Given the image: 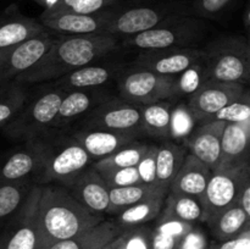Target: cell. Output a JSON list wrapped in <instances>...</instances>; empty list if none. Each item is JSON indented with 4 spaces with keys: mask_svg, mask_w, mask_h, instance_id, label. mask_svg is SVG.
<instances>
[{
    "mask_svg": "<svg viewBox=\"0 0 250 249\" xmlns=\"http://www.w3.org/2000/svg\"><path fill=\"white\" fill-rule=\"evenodd\" d=\"M34 186L32 181L0 186V232L23 205Z\"/></svg>",
    "mask_w": 250,
    "mask_h": 249,
    "instance_id": "29",
    "label": "cell"
},
{
    "mask_svg": "<svg viewBox=\"0 0 250 249\" xmlns=\"http://www.w3.org/2000/svg\"><path fill=\"white\" fill-rule=\"evenodd\" d=\"M247 93L246 85L236 83L207 81L188 99V107L198 124L212 120L224 106L239 99Z\"/></svg>",
    "mask_w": 250,
    "mask_h": 249,
    "instance_id": "12",
    "label": "cell"
},
{
    "mask_svg": "<svg viewBox=\"0 0 250 249\" xmlns=\"http://www.w3.org/2000/svg\"><path fill=\"white\" fill-rule=\"evenodd\" d=\"M209 32L204 19L180 15L164 20L148 31L125 37L124 45L141 50L165 48H195Z\"/></svg>",
    "mask_w": 250,
    "mask_h": 249,
    "instance_id": "4",
    "label": "cell"
},
{
    "mask_svg": "<svg viewBox=\"0 0 250 249\" xmlns=\"http://www.w3.org/2000/svg\"><path fill=\"white\" fill-rule=\"evenodd\" d=\"M72 136L80 142L92 160L106 158L137 138L133 134L102 129H78L72 132Z\"/></svg>",
    "mask_w": 250,
    "mask_h": 249,
    "instance_id": "22",
    "label": "cell"
},
{
    "mask_svg": "<svg viewBox=\"0 0 250 249\" xmlns=\"http://www.w3.org/2000/svg\"><path fill=\"white\" fill-rule=\"evenodd\" d=\"M67 188L88 211L99 216L106 214L110 187L94 167L85 168Z\"/></svg>",
    "mask_w": 250,
    "mask_h": 249,
    "instance_id": "16",
    "label": "cell"
},
{
    "mask_svg": "<svg viewBox=\"0 0 250 249\" xmlns=\"http://www.w3.org/2000/svg\"><path fill=\"white\" fill-rule=\"evenodd\" d=\"M204 82L205 78V62L204 54L193 65L186 68L180 75L175 76L173 85V97H190L194 94Z\"/></svg>",
    "mask_w": 250,
    "mask_h": 249,
    "instance_id": "34",
    "label": "cell"
},
{
    "mask_svg": "<svg viewBox=\"0 0 250 249\" xmlns=\"http://www.w3.org/2000/svg\"><path fill=\"white\" fill-rule=\"evenodd\" d=\"M122 0H59L53 6L45 9L48 12H77V14H95L104 11Z\"/></svg>",
    "mask_w": 250,
    "mask_h": 249,
    "instance_id": "36",
    "label": "cell"
},
{
    "mask_svg": "<svg viewBox=\"0 0 250 249\" xmlns=\"http://www.w3.org/2000/svg\"><path fill=\"white\" fill-rule=\"evenodd\" d=\"M148 143L133 141L132 143L127 144L124 148L119 149L112 153L111 155L104 159H100L93 165V167L98 171L110 170V168H121V167H133L138 165L139 160L143 156Z\"/></svg>",
    "mask_w": 250,
    "mask_h": 249,
    "instance_id": "33",
    "label": "cell"
},
{
    "mask_svg": "<svg viewBox=\"0 0 250 249\" xmlns=\"http://www.w3.org/2000/svg\"><path fill=\"white\" fill-rule=\"evenodd\" d=\"M160 188L154 187V186L138 185L126 186V187H116L110 188L109 192V207H107L106 214L117 215L121 211H124L127 208L156 194L158 192H161ZM167 192V190H165Z\"/></svg>",
    "mask_w": 250,
    "mask_h": 249,
    "instance_id": "30",
    "label": "cell"
},
{
    "mask_svg": "<svg viewBox=\"0 0 250 249\" xmlns=\"http://www.w3.org/2000/svg\"><path fill=\"white\" fill-rule=\"evenodd\" d=\"M125 66L120 62H92L55 80L54 85L60 88L63 92L88 89V88H99L109 83L110 81L119 78Z\"/></svg>",
    "mask_w": 250,
    "mask_h": 249,
    "instance_id": "18",
    "label": "cell"
},
{
    "mask_svg": "<svg viewBox=\"0 0 250 249\" xmlns=\"http://www.w3.org/2000/svg\"><path fill=\"white\" fill-rule=\"evenodd\" d=\"M209 246L205 232L198 225H194L178 241L176 249H207Z\"/></svg>",
    "mask_w": 250,
    "mask_h": 249,
    "instance_id": "43",
    "label": "cell"
},
{
    "mask_svg": "<svg viewBox=\"0 0 250 249\" xmlns=\"http://www.w3.org/2000/svg\"><path fill=\"white\" fill-rule=\"evenodd\" d=\"M205 78L247 85L250 80V48L241 36H224L203 49Z\"/></svg>",
    "mask_w": 250,
    "mask_h": 249,
    "instance_id": "5",
    "label": "cell"
},
{
    "mask_svg": "<svg viewBox=\"0 0 250 249\" xmlns=\"http://www.w3.org/2000/svg\"><path fill=\"white\" fill-rule=\"evenodd\" d=\"M33 139L41 153L39 183L60 182L68 187L92 161L80 142L65 128H49Z\"/></svg>",
    "mask_w": 250,
    "mask_h": 249,
    "instance_id": "3",
    "label": "cell"
},
{
    "mask_svg": "<svg viewBox=\"0 0 250 249\" xmlns=\"http://www.w3.org/2000/svg\"><path fill=\"white\" fill-rule=\"evenodd\" d=\"M205 224L217 242L234 238L250 228V216L237 205H231L220 211Z\"/></svg>",
    "mask_w": 250,
    "mask_h": 249,
    "instance_id": "25",
    "label": "cell"
},
{
    "mask_svg": "<svg viewBox=\"0 0 250 249\" xmlns=\"http://www.w3.org/2000/svg\"><path fill=\"white\" fill-rule=\"evenodd\" d=\"M250 120L225 122L219 167H236L249 163Z\"/></svg>",
    "mask_w": 250,
    "mask_h": 249,
    "instance_id": "20",
    "label": "cell"
},
{
    "mask_svg": "<svg viewBox=\"0 0 250 249\" xmlns=\"http://www.w3.org/2000/svg\"><path fill=\"white\" fill-rule=\"evenodd\" d=\"M63 95L65 92L55 85L44 90L5 124V134L14 141L27 142L48 131L53 126Z\"/></svg>",
    "mask_w": 250,
    "mask_h": 249,
    "instance_id": "6",
    "label": "cell"
},
{
    "mask_svg": "<svg viewBox=\"0 0 250 249\" xmlns=\"http://www.w3.org/2000/svg\"><path fill=\"white\" fill-rule=\"evenodd\" d=\"M32 1H36L37 4L42 5V6L44 7V10H45V9H49V7L53 6L54 4H56L59 0H32Z\"/></svg>",
    "mask_w": 250,
    "mask_h": 249,
    "instance_id": "48",
    "label": "cell"
},
{
    "mask_svg": "<svg viewBox=\"0 0 250 249\" xmlns=\"http://www.w3.org/2000/svg\"><path fill=\"white\" fill-rule=\"evenodd\" d=\"M197 120L188 107L187 103H177L171 107L168 138L183 142L197 127Z\"/></svg>",
    "mask_w": 250,
    "mask_h": 249,
    "instance_id": "35",
    "label": "cell"
},
{
    "mask_svg": "<svg viewBox=\"0 0 250 249\" xmlns=\"http://www.w3.org/2000/svg\"><path fill=\"white\" fill-rule=\"evenodd\" d=\"M55 38L45 29L21 43L0 49V84L16 81L31 68L45 54Z\"/></svg>",
    "mask_w": 250,
    "mask_h": 249,
    "instance_id": "11",
    "label": "cell"
},
{
    "mask_svg": "<svg viewBox=\"0 0 250 249\" xmlns=\"http://www.w3.org/2000/svg\"><path fill=\"white\" fill-rule=\"evenodd\" d=\"M234 205L243 209L244 212L250 216V176L242 183V187L237 194Z\"/></svg>",
    "mask_w": 250,
    "mask_h": 249,
    "instance_id": "46",
    "label": "cell"
},
{
    "mask_svg": "<svg viewBox=\"0 0 250 249\" xmlns=\"http://www.w3.org/2000/svg\"><path fill=\"white\" fill-rule=\"evenodd\" d=\"M27 84L12 82L0 84V126L11 121L26 105Z\"/></svg>",
    "mask_w": 250,
    "mask_h": 249,
    "instance_id": "32",
    "label": "cell"
},
{
    "mask_svg": "<svg viewBox=\"0 0 250 249\" xmlns=\"http://www.w3.org/2000/svg\"><path fill=\"white\" fill-rule=\"evenodd\" d=\"M41 171V153L34 139L24 142L22 148L0 161V186L31 181Z\"/></svg>",
    "mask_w": 250,
    "mask_h": 249,
    "instance_id": "17",
    "label": "cell"
},
{
    "mask_svg": "<svg viewBox=\"0 0 250 249\" xmlns=\"http://www.w3.org/2000/svg\"><path fill=\"white\" fill-rule=\"evenodd\" d=\"M207 249H250V228L234 238L209 244Z\"/></svg>",
    "mask_w": 250,
    "mask_h": 249,
    "instance_id": "44",
    "label": "cell"
},
{
    "mask_svg": "<svg viewBox=\"0 0 250 249\" xmlns=\"http://www.w3.org/2000/svg\"><path fill=\"white\" fill-rule=\"evenodd\" d=\"M171 107H172V104L167 100L142 106V132L155 138H168Z\"/></svg>",
    "mask_w": 250,
    "mask_h": 249,
    "instance_id": "28",
    "label": "cell"
},
{
    "mask_svg": "<svg viewBox=\"0 0 250 249\" xmlns=\"http://www.w3.org/2000/svg\"><path fill=\"white\" fill-rule=\"evenodd\" d=\"M122 229L115 221L103 220L92 228L72 237L51 244L48 249H102L121 234Z\"/></svg>",
    "mask_w": 250,
    "mask_h": 249,
    "instance_id": "23",
    "label": "cell"
},
{
    "mask_svg": "<svg viewBox=\"0 0 250 249\" xmlns=\"http://www.w3.org/2000/svg\"><path fill=\"white\" fill-rule=\"evenodd\" d=\"M156 151H158V145L153 143H148L143 156L139 160L138 165L136 166L138 171L141 183L148 186H155L156 178Z\"/></svg>",
    "mask_w": 250,
    "mask_h": 249,
    "instance_id": "39",
    "label": "cell"
},
{
    "mask_svg": "<svg viewBox=\"0 0 250 249\" xmlns=\"http://www.w3.org/2000/svg\"><path fill=\"white\" fill-rule=\"evenodd\" d=\"M249 176V163L236 167H217L211 171L204 194L200 199L204 209V224L220 211L234 204L242 183Z\"/></svg>",
    "mask_w": 250,
    "mask_h": 249,
    "instance_id": "9",
    "label": "cell"
},
{
    "mask_svg": "<svg viewBox=\"0 0 250 249\" xmlns=\"http://www.w3.org/2000/svg\"><path fill=\"white\" fill-rule=\"evenodd\" d=\"M119 39L112 34H62L56 37L43 56L16 78L23 84L55 81L77 68L104 58L117 48Z\"/></svg>",
    "mask_w": 250,
    "mask_h": 249,
    "instance_id": "1",
    "label": "cell"
},
{
    "mask_svg": "<svg viewBox=\"0 0 250 249\" xmlns=\"http://www.w3.org/2000/svg\"><path fill=\"white\" fill-rule=\"evenodd\" d=\"M114 7L95 12V14H77V12H48L41 15V23L46 29L61 34H94L105 32Z\"/></svg>",
    "mask_w": 250,
    "mask_h": 249,
    "instance_id": "14",
    "label": "cell"
},
{
    "mask_svg": "<svg viewBox=\"0 0 250 249\" xmlns=\"http://www.w3.org/2000/svg\"><path fill=\"white\" fill-rule=\"evenodd\" d=\"M202 56L203 49L199 48L150 49L142 50L132 63V67L159 75L177 76Z\"/></svg>",
    "mask_w": 250,
    "mask_h": 249,
    "instance_id": "13",
    "label": "cell"
},
{
    "mask_svg": "<svg viewBox=\"0 0 250 249\" xmlns=\"http://www.w3.org/2000/svg\"><path fill=\"white\" fill-rule=\"evenodd\" d=\"M161 212L182 220V221L197 225L203 222L204 209H203L202 202L198 198L167 192Z\"/></svg>",
    "mask_w": 250,
    "mask_h": 249,
    "instance_id": "31",
    "label": "cell"
},
{
    "mask_svg": "<svg viewBox=\"0 0 250 249\" xmlns=\"http://www.w3.org/2000/svg\"><path fill=\"white\" fill-rule=\"evenodd\" d=\"M187 154V148L177 142L164 141L159 144L156 151V187L168 192Z\"/></svg>",
    "mask_w": 250,
    "mask_h": 249,
    "instance_id": "24",
    "label": "cell"
},
{
    "mask_svg": "<svg viewBox=\"0 0 250 249\" xmlns=\"http://www.w3.org/2000/svg\"><path fill=\"white\" fill-rule=\"evenodd\" d=\"M104 216L88 211L62 187L42 186L37 204V224L42 249L72 238L102 222Z\"/></svg>",
    "mask_w": 250,
    "mask_h": 249,
    "instance_id": "2",
    "label": "cell"
},
{
    "mask_svg": "<svg viewBox=\"0 0 250 249\" xmlns=\"http://www.w3.org/2000/svg\"><path fill=\"white\" fill-rule=\"evenodd\" d=\"M98 171V170H97ZM105 182L110 188L126 187V186H133L141 183L138 171L136 166L133 167H121V168H110V170L98 171Z\"/></svg>",
    "mask_w": 250,
    "mask_h": 249,
    "instance_id": "38",
    "label": "cell"
},
{
    "mask_svg": "<svg viewBox=\"0 0 250 249\" xmlns=\"http://www.w3.org/2000/svg\"><path fill=\"white\" fill-rule=\"evenodd\" d=\"M234 0H193L190 14L204 20L215 19L226 11Z\"/></svg>",
    "mask_w": 250,
    "mask_h": 249,
    "instance_id": "40",
    "label": "cell"
},
{
    "mask_svg": "<svg viewBox=\"0 0 250 249\" xmlns=\"http://www.w3.org/2000/svg\"><path fill=\"white\" fill-rule=\"evenodd\" d=\"M210 175L211 168L188 153L180 171L170 185L168 192L202 199Z\"/></svg>",
    "mask_w": 250,
    "mask_h": 249,
    "instance_id": "21",
    "label": "cell"
},
{
    "mask_svg": "<svg viewBox=\"0 0 250 249\" xmlns=\"http://www.w3.org/2000/svg\"><path fill=\"white\" fill-rule=\"evenodd\" d=\"M156 219H158V221H156L155 226H154L155 228L164 232V233L170 234V236L175 237V238L177 239L182 238V237L194 226L193 224L182 221V220L176 219V217L170 216V215L167 214H164V212H160Z\"/></svg>",
    "mask_w": 250,
    "mask_h": 249,
    "instance_id": "42",
    "label": "cell"
},
{
    "mask_svg": "<svg viewBox=\"0 0 250 249\" xmlns=\"http://www.w3.org/2000/svg\"><path fill=\"white\" fill-rule=\"evenodd\" d=\"M225 122L209 120L200 122L199 126L182 142L188 153L215 170L219 167L221 158V137Z\"/></svg>",
    "mask_w": 250,
    "mask_h": 249,
    "instance_id": "15",
    "label": "cell"
},
{
    "mask_svg": "<svg viewBox=\"0 0 250 249\" xmlns=\"http://www.w3.org/2000/svg\"><path fill=\"white\" fill-rule=\"evenodd\" d=\"M112 249H125L124 243H122V238L121 237H116L112 242Z\"/></svg>",
    "mask_w": 250,
    "mask_h": 249,
    "instance_id": "49",
    "label": "cell"
},
{
    "mask_svg": "<svg viewBox=\"0 0 250 249\" xmlns=\"http://www.w3.org/2000/svg\"><path fill=\"white\" fill-rule=\"evenodd\" d=\"M243 23H244V27H246V29H249V27H250V6H249V4H247L246 9H244Z\"/></svg>",
    "mask_w": 250,
    "mask_h": 249,
    "instance_id": "47",
    "label": "cell"
},
{
    "mask_svg": "<svg viewBox=\"0 0 250 249\" xmlns=\"http://www.w3.org/2000/svg\"><path fill=\"white\" fill-rule=\"evenodd\" d=\"M150 233L151 227L141 225L124 229L120 237L125 249H150Z\"/></svg>",
    "mask_w": 250,
    "mask_h": 249,
    "instance_id": "41",
    "label": "cell"
},
{
    "mask_svg": "<svg viewBox=\"0 0 250 249\" xmlns=\"http://www.w3.org/2000/svg\"><path fill=\"white\" fill-rule=\"evenodd\" d=\"M112 242H114V241H112ZM112 242H110V243H107L106 246L103 247L102 249H112Z\"/></svg>",
    "mask_w": 250,
    "mask_h": 249,
    "instance_id": "50",
    "label": "cell"
},
{
    "mask_svg": "<svg viewBox=\"0 0 250 249\" xmlns=\"http://www.w3.org/2000/svg\"><path fill=\"white\" fill-rule=\"evenodd\" d=\"M45 27L37 20L15 14L0 21V49L21 43L45 31Z\"/></svg>",
    "mask_w": 250,
    "mask_h": 249,
    "instance_id": "27",
    "label": "cell"
},
{
    "mask_svg": "<svg viewBox=\"0 0 250 249\" xmlns=\"http://www.w3.org/2000/svg\"><path fill=\"white\" fill-rule=\"evenodd\" d=\"M180 239L153 227L150 233V249H176Z\"/></svg>",
    "mask_w": 250,
    "mask_h": 249,
    "instance_id": "45",
    "label": "cell"
},
{
    "mask_svg": "<svg viewBox=\"0 0 250 249\" xmlns=\"http://www.w3.org/2000/svg\"><path fill=\"white\" fill-rule=\"evenodd\" d=\"M109 94L99 88L76 89L65 92L58 115L53 122L51 128H65L78 117L87 115L103 102L109 99Z\"/></svg>",
    "mask_w": 250,
    "mask_h": 249,
    "instance_id": "19",
    "label": "cell"
},
{
    "mask_svg": "<svg viewBox=\"0 0 250 249\" xmlns=\"http://www.w3.org/2000/svg\"><path fill=\"white\" fill-rule=\"evenodd\" d=\"M142 106L122 98H109L85 115L80 129H102L139 136Z\"/></svg>",
    "mask_w": 250,
    "mask_h": 249,
    "instance_id": "8",
    "label": "cell"
},
{
    "mask_svg": "<svg viewBox=\"0 0 250 249\" xmlns=\"http://www.w3.org/2000/svg\"><path fill=\"white\" fill-rule=\"evenodd\" d=\"M166 195H167V192L161 190V192H158L156 194L127 208L124 211L116 215L115 224L124 231L126 228L141 226V225H146V222L153 221L163 210Z\"/></svg>",
    "mask_w": 250,
    "mask_h": 249,
    "instance_id": "26",
    "label": "cell"
},
{
    "mask_svg": "<svg viewBox=\"0 0 250 249\" xmlns=\"http://www.w3.org/2000/svg\"><path fill=\"white\" fill-rule=\"evenodd\" d=\"M173 85L175 76L159 75L133 67L117 78V88L122 99L139 106L173 97Z\"/></svg>",
    "mask_w": 250,
    "mask_h": 249,
    "instance_id": "7",
    "label": "cell"
},
{
    "mask_svg": "<svg viewBox=\"0 0 250 249\" xmlns=\"http://www.w3.org/2000/svg\"><path fill=\"white\" fill-rule=\"evenodd\" d=\"M42 186L36 185L26 202L0 233V249H42L37 224V204Z\"/></svg>",
    "mask_w": 250,
    "mask_h": 249,
    "instance_id": "10",
    "label": "cell"
},
{
    "mask_svg": "<svg viewBox=\"0 0 250 249\" xmlns=\"http://www.w3.org/2000/svg\"><path fill=\"white\" fill-rule=\"evenodd\" d=\"M212 120L222 122H243L250 120V102L248 92L239 99L229 103L216 112Z\"/></svg>",
    "mask_w": 250,
    "mask_h": 249,
    "instance_id": "37",
    "label": "cell"
},
{
    "mask_svg": "<svg viewBox=\"0 0 250 249\" xmlns=\"http://www.w3.org/2000/svg\"><path fill=\"white\" fill-rule=\"evenodd\" d=\"M192 1H193V0H192Z\"/></svg>",
    "mask_w": 250,
    "mask_h": 249,
    "instance_id": "51",
    "label": "cell"
}]
</instances>
